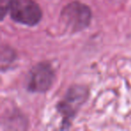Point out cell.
I'll return each instance as SVG.
<instances>
[{"mask_svg":"<svg viewBox=\"0 0 131 131\" xmlns=\"http://www.w3.org/2000/svg\"><path fill=\"white\" fill-rule=\"evenodd\" d=\"M92 20L91 9L78 1L68 4L60 15V22L67 31L77 32L85 29Z\"/></svg>","mask_w":131,"mask_h":131,"instance_id":"1","label":"cell"},{"mask_svg":"<svg viewBox=\"0 0 131 131\" xmlns=\"http://www.w3.org/2000/svg\"><path fill=\"white\" fill-rule=\"evenodd\" d=\"M9 13L14 21L28 26L36 25L42 17L41 9L34 0H11Z\"/></svg>","mask_w":131,"mask_h":131,"instance_id":"2","label":"cell"},{"mask_svg":"<svg viewBox=\"0 0 131 131\" xmlns=\"http://www.w3.org/2000/svg\"><path fill=\"white\" fill-rule=\"evenodd\" d=\"M55 78L54 70L46 62L34 66L29 72L27 89L31 93H45L52 85Z\"/></svg>","mask_w":131,"mask_h":131,"instance_id":"3","label":"cell"},{"mask_svg":"<svg viewBox=\"0 0 131 131\" xmlns=\"http://www.w3.org/2000/svg\"><path fill=\"white\" fill-rule=\"evenodd\" d=\"M87 99V91L84 87L74 86L65 95V98L58 104V111L65 118V122L70 121L78 109Z\"/></svg>","mask_w":131,"mask_h":131,"instance_id":"4","label":"cell"},{"mask_svg":"<svg viewBox=\"0 0 131 131\" xmlns=\"http://www.w3.org/2000/svg\"><path fill=\"white\" fill-rule=\"evenodd\" d=\"M15 60V53L8 47L2 48V53H1V67L2 71H5V68H7L11 65L12 62Z\"/></svg>","mask_w":131,"mask_h":131,"instance_id":"5","label":"cell"},{"mask_svg":"<svg viewBox=\"0 0 131 131\" xmlns=\"http://www.w3.org/2000/svg\"><path fill=\"white\" fill-rule=\"evenodd\" d=\"M10 4H11V0H0V15L2 19L9 11Z\"/></svg>","mask_w":131,"mask_h":131,"instance_id":"6","label":"cell"}]
</instances>
